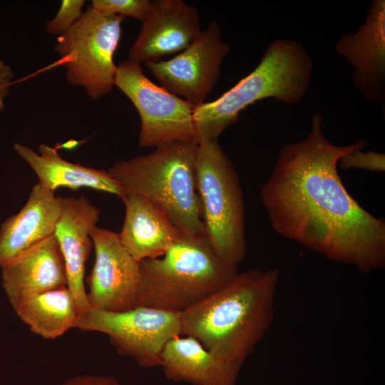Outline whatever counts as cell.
Segmentation results:
<instances>
[{"label": "cell", "instance_id": "ac0fdd59", "mask_svg": "<svg viewBox=\"0 0 385 385\" xmlns=\"http://www.w3.org/2000/svg\"><path fill=\"white\" fill-rule=\"evenodd\" d=\"M160 366L169 380L190 385H236L241 369L187 335L176 336L166 343Z\"/></svg>", "mask_w": 385, "mask_h": 385}, {"label": "cell", "instance_id": "4fadbf2b", "mask_svg": "<svg viewBox=\"0 0 385 385\" xmlns=\"http://www.w3.org/2000/svg\"><path fill=\"white\" fill-rule=\"evenodd\" d=\"M335 52L352 67V82L364 98L385 99V1L373 0L366 20L355 32L344 34Z\"/></svg>", "mask_w": 385, "mask_h": 385}, {"label": "cell", "instance_id": "d6986e66", "mask_svg": "<svg viewBox=\"0 0 385 385\" xmlns=\"http://www.w3.org/2000/svg\"><path fill=\"white\" fill-rule=\"evenodd\" d=\"M14 148L35 173L38 183L53 192L59 188H88L113 194L120 199L125 192V189L106 170L64 160L54 148L46 144L40 145L38 153L20 143H14Z\"/></svg>", "mask_w": 385, "mask_h": 385}, {"label": "cell", "instance_id": "ba28073f", "mask_svg": "<svg viewBox=\"0 0 385 385\" xmlns=\"http://www.w3.org/2000/svg\"><path fill=\"white\" fill-rule=\"evenodd\" d=\"M115 86L138 111L140 147L157 148L174 141H195V106L152 82L144 74L141 64L128 59L120 63Z\"/></svg>", "mask_w": 385, "mask_h": 385}, {"label": "cell", "instance_id": "8fae6325", "mask_svg": "<svg viewBox=\"0 0 385 385\" xmlns=\"http://www.w3.org/2000/svg\"><path fill=\"white\" fill-rule=\"evenodd\" d=\"M96 260L86 279L91 309L120 312L136 307L140 262L120 242L118 233L96 227L91 234Z\"/></svg>", "mask_w": 385, "mask_h": 385}, {"label": "cell", "instance_id": "44dd1931", "mask_svg": "<svg viewBox=\"0 0 385 385\" xmlns=\"http://www.w3.org/2000/svg\"><path fill=\"white\" fill-rule=\"evenodd\" d=\"M150 0H93L91 7L101 13L113 14L136 19L141 22L148 14Z\"/></svg>", "mask_w": 385, "mask_h": 385}, {"label": "cell", "instance_id": "5b68a950", "mask_svg": "<svg viewBox=\"0 0 385 385\" xmlns=\"http://www.w3.org/2000/svg\"><path fill=\"white\" fill-rule=\"evenodd\" d=\"M137 307L183 312L239 272L216 254L205 235L185 233L162 256L140 262Z\"/></svg>", "mask_w": 385, "mask_h": 385}, {"label": "cell", "instance_id": "3957f363", "mask_svg": "<svg viewBox=\"0 0 385 385\" xmlns=\"http://www.w3.org/2000/svg\"><path fill=\"white\" fill-rule=\"evenodd\" d=\"M313 61L302 44L276 38L258 65L218 98L195 107V141L217 140L248 106L272 98L288 105L299 103L310 86Z\"/></svg>", "mask_w": 385, "mask_h": 385}, {"label": "cell", "instance_id": "e0dca14e", "mask_svg": "<svg viewBox=\"0 0 385 385\" xmlns=\"http://www.w3.org/2000/svg\"><path fill=\"white\" fill-rule=\"evenodd\" d=\"M62 210V197L34 185L24 206L0 227V267L54 234Z\"/></svg>", "mask_w": 385, "mask_h": 385}, {"label": "cell", "instance_id": "cb8c5ba5", "mask_svg": "<svg viewBox=\"0 0 385 385\" xmlns=\"http://www.w3.org/2000/svg\"><path fill=\"white\" fill-rule=\"evenodd\" d=\"M61 385H124L112 376L83 374L72 377Z\"/></svg>", "mask_w": 385, "mask_h": 385}, {"label": "cell", "instance_id": "9c48e42d", "mask_svg": "<svg viewBox=\"0 0 385 385\" xmlns=\"http://www.w3.org/2000/svg\"><path fill=\"white\" fill-rule=\"evenodd\" d=\"M181 312L137 307L120 312L90 309L79 315L74 328L107 334L117 351L142 367L160 366L161 352L181 335Z\"/></svg>", "mask_w": 385, "mask_h": 385}, {"label": "cell", "instance_id": "8992f818", "mask_svg": "<svg viewBox=\"0 0 385 385\" xmlns=\"http://www.w3.org/2000/svg\"><path fill=\"white\" fill-rule=\"evenodd\" d=\"M197 178L205 236L221 260L237 267L247 250L244 196L217 140L197 144Z\"/></svg>", "mask_w": 385, "mask_h": 385}, {"label": "cell", "instance_id": "52a82bcc", "mask_svg": "<svg viewBox=\"0 0 385 385\" xmlns=\"http://www.w3.org/2000/svg\"><path fill=\"white\" fill-rule=\"evenodd\" d=\"M124 19L89 6L81 18L57 38L54 50L66 69L68 83L83 87L93 100L100 99L115 86L118 66L113 56Z\"/></svg>", "mask_w": 385, "mask_h": 385}, {"label": "cell", "instance_id": "2e32d148", "mask_svg": "<svg viewBox=\"0 0 385 385\" xmlns=\"http://www.w3.org/2000/svg\"><path fill=\"white\" fill-rule=\"evenodd\" d=\"M121 200L125 215L118 236L136 261L162 256L183 235L164 211L145 197L125 189Z\"/></svg>", "mask_w": 385, "mask_h": 385}, {"label": "cell", "instance_id": "6da1fadb", "mask_svg": "<svg viewBox=\"0 0 385 385\" xmlns=\"http://www.w3.org/2000/svg\"><path fill=\"white\" fill-rule=\"evenodd\" d=\"M314 113L309 133L282 146L260 197L271 227L282 237L329 260L368 273L385 265V222L361 207L344 187L337 165L363 150L366 139L348 145L329 142Z\"/></svg>", "mask_w": 385, "mask_h": 385}, {"label": "cell", "instance_id": "7c38bea8", "mask_svg": "<svg viewBox=\"0 0 385 385\" xmlns=\"http://www.w3.org/2000/svg\"><path fill=\"white\" fill-rule=\"evenodd\" d=\"M202 32L198 10L183 0H155L128 51V60L145 65L180 53Z\"/></svg>", "mask_w": 385, "mask_h": 385}, {"label": "cell", "instance_id": "d4e9b609", "mask_svg": "<svg viewBox=\"0 0 385 385\" xmlns=\"http://www.w3.org/2000/svg\"><path fill=\"white\" fill-rule=\"evenodd\" d=\"M14 73L10 66L0 59V112L5 107V99L10 93Z\"/></svg>", "mask_w": 385, "mask_h": 385}, {"label": "cell", "instance_id": "603a6c76", "mask_svg": "<svg viewBox=\"0 0 385 385\" xmlns=\"http://www.w3.org/2000/svg\"><path fill=\"white\" fill-rule=\"evenodd\" d=\"M338 164L343 170L359 169L371 172L385 170V155L373 150H357L343 155Z\"/></svg>", "mask_w": 385, "mask_h": 385}, {"label": "cell", "instance_id": "7402d4cb", "mask_svg": "<svg viewBox=\"0 0 385 385\" xmlns=\"http://www.w3.org/2000/svg\"><path fill=\"white\" fill-rule=\"evenodd\" d=\"M84 0H63L56 16L46 22V31L58 36L68 31L82 16Z\"/></svg>", "mask_w": 385, "mask_h": 385}, {"label": "cell", "instance_id": "ffe728a7", "mask_svg": "<svg viewBox=\"0 0 385 385\" xmlns=\"http://www.w3.org/2000/svg\"><path fill=\"white\" fill-rule=\"evenodd\" d=\"M14 310L32 332L48 339H56L74 328L79 317L67 286L30 297Z\"/></svg>", "mask_w": 385, "mask_h": 385}, {"label": "cell", "instance_id": "7a4b0ae2", "mask_svg": "<svg viewBox=\"0 0 385 385\" xmlns=\"http://www.w3.org/2000/svg\"><path fill=\"white\" fill-rule=\"evenodd\" d=\"M279 279L277 268L238 272L228 283L181 312V335L242 367L272 326Z\"/></svg>", "mask_w": 385, "mask_h": 385}, {"label": "cell", "instance_id": "5bb4252c", "mask_svg": "<svg viewBox=\"0 0 385 385\" xmlns=\"http://www.w3.org/2000/svg\"><path fill=\"white\" fill-rule=\"evenodd\" d=\"M99 215V209L84 196L62 197V210L53 235L63 258L67 287L79 315L91 309L83 282L85 264L93 246L91 234L97 227Z\"/></svg>", "mask_w": 385, "mask_h": 385}, {"label": "cell", "instance_id": "277c9868", "mask_svg": "<svg viewBox=\"0 0 385 385\" xmlns=\"http://www.w3.org/2000/svg\"><path fill=\"white\" fill-rule=\"evenodd\" d=\"M195 141H174L106 171L125 189L148 199L185 233L205 235L197 189Z\"/></svg>", "mask_w": 385, "mask_h": 385}, {"label": "cell", "instance_id": "9a60e30c", "mask_svg": "<svg viewBox=\"0 0 385 385\" xmlns=\"http://www.w3.org/2000/svg\"><path fill=\"white\" fill-rule=\"evenodd\" d=\"M0 268L2 287L14 309L30 297L67 286L66 267L54 235Z\"/></svg>", "mask_w": 385, "mask_h": 385}, {"label": "cell", "instance_id": "30bf717a", "mask_svg": "<svg viewBox=\"0 0 385 385\" xmlns=\"http://www.w3.org/2000/svg\"><path fill=\"white\" fill-rule=\"evenodd\" d=\"M217 21L185 49L167 61L145 66L160 86L195 106L203 103L220 78L222 63L230 51Z\"/></svg>", "mask_w": 385, "mask_h": 385}]
</instances>
